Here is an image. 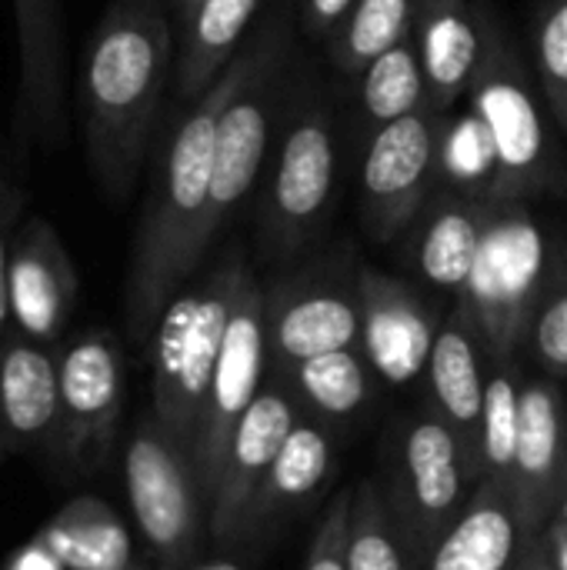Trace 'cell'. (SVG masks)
I'll return each instance as SVG.
<instances>
[{
  "label": "cell",
  "instance_id": "40",
  "mask_svg": "<svg viewBox=\"0 0 567 570\" xmlns=\"http://www.w3.org/2000/svg\"><path fill=\"white\" fill-rule=\"evenodd\" d=\"M187 570H244V568H237V564H231V561H207V564H190Z\"/></svg>",
  "mask_w": 567,
  "mask_h": 570
},
{
  "label": "cell",
  "instance_id": "34",
  "mask_svg": "<svg viewBox=\"0 0 567 570\" xmlns=\"http://www.w3.org/2000/svg\"><path fill=\"white\" fill-rule=\"evenodd\" d=\"M23 220V194L7 177L0 164V341L10 334V301H7V261L13 247V234Z\"/></svg>",
  "mask_w": 567,
  "mask_h": 570
},
{
  "label": "cell",
  "instance_id": "17",
  "mask_svg": "<svg viewBox=\"0 0 567 570\" xmlns=\"http://www.w3.org/2000/svg\"><path fill=\"white\" fill-rule=\"evenodd\" d=\"M17 23L13 127L30 144H57L63 107V7L60 0H10Z\"/></svg>",
  "mask_w": 567,
  "mask_h": 570
},
{
  "label": "cell",
  "instance_id": "8",
  "mask_svg": "<svg viewBox=\"0 0 567 570\" xmlns=\"http://www.w3.org/2000/svg\"><path fill=\"white\" fill-rule=\"evenodd\" d=\"M334 164L331 114L324 104H307L281 134L274 174L261 204L257 234L264 257L287 261L311 244L334 194Z\"/></svg>",
  "mask_w": 567,
  "mask_h": 570
},
{
  "label": "cell",
  "instance_id": "7",
  "mask_svg": "<svg viewBox=\"0 0 567 570\" xmlns=\"http://www.w3.org/2000/svg\"><path fill=\"white\" fill-rule=\"evenodd\" d=\"M124 481L134 521L164 570H187L207 528V498L187 448H180L150 414L137 424Z\"/></svg>",
  "mask_w": 567,
  "mask_h": 570
},
{
  "label": "cell",
  "instance_id": "32",
  "mask_svg": "<svg viewBox=\"0 0 567 570\" xmlns=\"http://www.w3.org/2000/svg\"><path fill=\"white\" fill-rule=\"evenodd\" d=\"M535 73L541 97L555 117V124L567 130V0H545L535 30Z\"/></svg>",
  "mask_w": 567,
  "mask_h": 570
},
{
  "label": "cell",
  "instance_id": "33",
  "mask_svg": "<svg viewBox=\"0 0 567 570\" xmlns=\"http://www.w3.org/2000/svg\"><path fill=\"white\" fill-rule=\"evenodd\" d=\"M348 514H351V491H341L328 504L311 538L304 570H348Z\"/></svg>",
  "mask_w": 567,
  "mask_h": 570
},
{
  "label": "cell",
  "instance_id": "29",
  "mask_svg": "<svg viewBox=\"0 0 567 570\" xmlns=\"http://www.w3.org/2000/svg\"><path fill=\"white\" fill-rule=\"evenodd\" d=\"M521 384L525 371L518 367V361H491L481 424V481H495L505 491L511 488V464L521 424Z\"/></svg>",
  "mask_w": 567,
  "mask_h": 570
},
{
  "label": "cell",
  "instance_id": "24",
  "mask_svg": "<svg viewBox=\"0 0 567 570\" xmlns=\"http://www.w3.org/2000/svg\"><path fill=\"white\" fill-rule=\"evenodd\" d=\"M261 0H204L180 30L174 87L180 104H194L237 57Z\"/></svg>",
  "mask_w": 567,
  "mask_h": 570
},
{
  "label": "cell",
  "instance_id": "35",
  "mask_svg": "<svg viewBox=\"0 0 567 570\" xmlns=\"http://www.w3.org/2000/svg\"><path fill=\"white\" fill-rule=\"evenodd\" d=\"M358 0H304V27L314 37L334 40Z\"/></svg>",
  "mask_w": 567,
  "mask_h": 570
},
{
  "label": "cell",
  "instance_id": "16",
  "mask_svg": "<svg viewBox=\"0 0 567 570\" xmlns=\"http://www.w3.org/2000/svg\"><path fill=\"white\" fill-rule=\"evenodd\" d=\"M77 267L60 234L47 217L27 214L7 261L10 331L50 347L77 307Z\"/></svg>",
  "mask_w": 567,
  "mask_h": 570
},
{
  "label": "cell",
  "instance_id": "2",
  "mask_svg": "<svg viewBox=\"0 0 567 570\" xmlns=\"http://www.w3.org/2000/svg\"><path fill=\"white\" fill-rule=\"evenodd\" d=\"M174 30L167 0H114L87 43L80 73L84 150L110 200H127L144 170L177 63Z\"/></svg>",
  "mask_w": 567,
  "mask_h": 570
},
{
  "label": "cell",
  "instance_id": "19",
  "mask_svg": "<svg viewBox=\"0 0 567 570\" xmlns=\"http://www.w3.org/2000/svg\"><path fill=\"white\" fill-rule=\"evenodd\" d=\"M0 421L13 448L63 444L57 354L17 331L0 341Z\"/></svg>",
  "mask_w": 567,
  "mask_h": 570
},
{
  "label": "cell",
  "instance_id": "13",
  "mask_svg": "<svg viewBox=\"0 0 567 570\" xmlns=\"http://www.w3.org/2000/svg\"><path fill=\"white\" fill-rule=\"evenodd\" d=\"M567 481V397L561 381L525 374L521 424L511 464V501L528 541H538L551 524Z\"/></svg>",
  "mask_w": 567,
  "mask_h": 570
},
{
  "label": "cell",
  "instance_id": "26",
  "mask_svg": "<svg viewBox=\"0 0 567 570\" xmlns=\"http://www.w3.org/2000/svg\"><path fill=\"white\" fill-rule=\"evenodd\" d=\"M43 548L70 570H134L130 538L120 518L94 498H80L57 514Z\"/></svg>",
  "mask_w": 567,
  "mask_h": 570
},
{
  "label": "cell",
  "instance_id": "37",
  "mask_svg": "<svg viewBox=\"0 0 567 570\" xmlns=\"http://www.w3.org/2000/svg\"><path fill=\"white\" fill-rule=\"evenodd\" d=\"M518 570H555L551 558H548V548H545V538H538V541L528 544L525 561H521V568Z\"/></svg>",
  "mask_w": 567,
  "mask_h": 570
},
{
  "label": "cell",
  "instance_id": "22",
  "mask_svg": "<svg viewBox=\"0 0 567 570\" xmlns=\"http://www.w3.org/2000/svg\"><path fill=\"white\" fill-rule=\"evenodd\" d=\"M528 544L511 494L495 481H478L424 570H518Z\"/></svg>",
  "mask_w": 567,
  "mask_h": 570
},
{
  "label": "cell",
  "instance_id": "10",
  "mask_svg": "<svg viewBox=\"0 0 567 570\" xmlns=\"http://www.w3.org/2000/svg\"><path fill=\"white\" fill-rule=\"evenodd\" d=\"M267 377H271V347H267V324H264V287L251 271L237 294L224 334L221 361L214 371V384L194 444V468L207 498V514H211V498L217 491L231 434L247 414V407L254 404V397L261 394V387L267 384Z\"/></svg>",
  "mask_w": 567,
  "mask_h": 570
},
{
  "label": "cell",
  "instance_id": "18",
  "mask_svg": "<svg viewBox=\"0 0 567 570\" xmlns=\"http://www.w3.org/2000/svg\"><path fill=\"white\" fill-rule=\"evenodd\" d=\"M428 387H431V411L451 428L458 438L465 461L471 468L475 484L481 481V424H485V397H488V374L491 357L481 347L471 324L451 311L441 324L428 361Z\"/></svg>",
  "mask_w": 567,
  "mask_h": 570
},
{
  "label": "cell",
  "instance_id": "15",
  "mask_svg": "<svg viewBox=\"0 0 567 570\" xmlns=\"http://www.w3.org/2000/svg\"><path fill=\"white\" fill-rule=\"evenodd\" d=\"M358 304H361V354L368 357L378 381L404 387L428 371L441 324L434 307L411 284L361 271L358 274Z\"/></svg>",
  "mask_w": 567,
  "mask_h": 570
},
{
  "label": "cell",
  "instance_id": "28",
  "mask_svg": "<svg viewBox=\"0 0 567 570\" xmlns=\"http://www.w3.org/2000/svg\"><path fill=\"white\" fill-rule=\"evenodd\" d=\"M348 570H418L374 478H364L351 488Z\"/></svg>",
  "mask_w": 567,
  "mask_h": 570
},
{
  "label": "cell",
  "instance_id": "4",
  "mask_svg": "<svg viewBox=\"0 0 567 570\" xmlns=\"http://www.w3.org/2000/svg\"><path fill=\"white\" fill-rule=\"evenodd\" d=\"M545 107L538 80H531L501 23L485 20V57L468 90V114L491 154V200H531L567 187Z\"/></svg>",
  "mask_w": 567,
  "mask_h": 570
},
{
  "label": "cell",
  "instance_id": "21",
  "mask_svg": "<svg viewBox=\"0 0 567 570\" xmlns=\"http://www.w3.org/2000/svg\"><path fill=\"white\" fill-rule=\"evenodd\" d=\"M338 464V448H334V431L314 417H301L287 441L281 444L271 471L264 474L247 518H244V534L261 538L267 534L277 521L291 518L297 508H304L334 474Z\"/></svg>",
  "mask_w": 567,
  "mask_h": 570
},
{
  "label": "cell",
  "instance_id": "30",
  "mask_svg": "<svg viewBox=\"0 0 567 570\" xmlns=\"http://www.w3.org/2000/svg\"><path fill=\"white\" fill-rule=\"evenodd\" d=\"M414 30V0H358L341 33L331 40L334 63L361 73L378 53L408 40Z\"/></svg>",
  "mask_w": 567,
  "mask_h": 570
},
{
  "label": "cell",
  "instance_id": "9",
  "mask_svg": "<svg viewBox=\"0 0 567 570\" xmlns=\"http://www.w3.org/2000/svg\"><path fill=\"white\" fill-rule=\"evenodd\" d=\"M441 130L444 114L428 104L371 134L361 160V207L378 244H391L421 217L438 180Z\"/></svg>",
  "mask_w": 567,
  "mask_h": 570
},
{
  "label": "cell",
  "instance_id": "3",
  "mask_svg": "<svg viewBox=\"0 0 567 570\" xmlns=\"http://www.w3.org/2000/svg\"><path fill=\"white\" fill-rule=\"evenodd\" d=\"M251 267L241 247H227L207 271H197L164 307L150 334V401L160 428L190 451L221 361L224 334Z\"/></svg>",
  "mask_w": 567,
  "mask_h": 570
},
{
  "label": "cell",
  "instance_id": "43",
  "mask_svg": "<svg viewBox=\"0 0 567 570\" xmlns=\"http://www.w3.org/2000/svg\"><path fill=\"white\" fill-rule=\"evenodd\" d=\"M134 570H137V568H134Z\"/></svg>",
  "mask_w": 567,
  "mask_h": 570
},
{
  "label": "cell",
  "instance_id": "25",
  "mask_svg": "<svg viewBox=\"0 0 567 570\" xmlns=\"http://www.w3.org/2000/svg\"><path fill=\"white\" fill-rule=\"evenodd\" d=\"M274 377H281L291 387L307 417L328 428L361 417L378 394V374L371 371L361 347L301 361L287 371H274Z\"/></svg>",
  "mask_w": 567,
  "mask_h": 570
},
{
  "label": "cell",
  "instance_id": "11",
  "mask_svg": "<svg viewBox=\"0 0 567 570\" xmlns=\"http://www.w3.org/2000/svg\"><path fill=\"white\" fill-rule=\"evenodd\" d=\"M63 451L80 471L110 454L124 407V361L110 331H84L57 354Z\"/></svg>",
  "mask_w": 567,
  "mask_h": 570
},
{
  "label": "cell",
  "instance_id": "39",
  "mask_svg": "<svg viewBox=\"0 0 567 570\" xmlns=\"http://www.w3.org/2000/svg\"><path fill=\"white\" fill-rule=\"evenodd\" d=\"M47 561H50V551L43 548V554H30V558H23V561H20V568H17V570H40L43 564H47Z\"/></svg>",
  "mask_w": 567,
  "mask_h": 570
},
{
  "label": "cell",
  "instance_id": "36",
  "mask_svg": "<svg viewBox=\"0 0 567 570\" xmlns=\"http://www.w3.org/2000/svg\"><path fill=\"white\" fill-rule=\"evenodd\" d=\"M545 548H548V558H551V564L555 570H567V531L565 524H558V521H551L548 528H545Z\"/></svg>",
  "mask_w": 567,
  "mask_h": 570
},
{
  "label": "cell",
  "instance_id": "14",
  "mask_svg": "<svg viewBox=\"0 0 567 570\" xmlns=\"http://www.w3.org/2000/svg\"><path fill=\"white\" fill-rule=\"evenodd\" d=\"M264 324L271 347V374L331 351L358 347V281L338 284L324 277H291L274 291H264Z\"/></svg>",
  "mask_w": 567,
  "mask_h": 570
},
{
  "label": "cell",
  "instance_id": "38",
  "mask_svg": "<svg viewBox=\"0 0 567 570\" xmlns=\"http://www.w3.org/2000/svg\"><path fill=\"white\" fill-rule=\"evenodd\" d=\"M204 0H167V7H170V17H174V27H177V33L190 23V17H194V10L201 7Z\"/></svg>",
  "mask_w": 567,
  "mask_h": 570
},
{
  "label": "cell",
  "instance_id": "1",
  "mask_svg": "<svg viewBox=\"0 0 567 570\" xmlns=\"http://www.w3.org/2000/svg\"><path fill=\"white\" fill-rule=\"evenodd\" d=\"M247 63L251 40H244L227 70L194 104H184V114L170 124L154 160L124 291L127 331L140 344L150 341L170 297L201 271L204 257L211 254L204 217L214 184L217 130Z\"/></svg>",
  "mask_w": 567,
  "mask_h": 570
},
{
  "label": "cell",
  "instance_id": "6",
  "mask_svg": "<svg viewBox=\"0 0 567 570\" xmlns=\"http://www.w3.org/2000/svg\"><path fill=\"white\" fill-rule=\"evenodd\" d=\"M378 484L418 570L428 568L478 488L458 438L434 411H414L391 428Z\"/></svg>",
  "mask_w": 567,
  "mask_h": 570
},
{
  "label": "cell",
  "instance_id": "23",
  "mask_svg": "<svg viewBox=\"0 0 567 570\" xmlns=\"http://www.w3.org/2000/svg\"><path fill=\"white\" fill-rule=\"evenodd\" d=\"M488 210H491V200L448 190L418 217L414 267L424 284L458 297L481 250Z\"/></svg>",
  "mask_w": 567,
  "mask_h": 570
},
{
  "label": "cell",
  "instance_id": "42",
  "mask_svg": "<svg viewBox=\"0 0 567 570\" xmlns=\"http://www.w3.org/2000/svg\"><path fill=\"white\" fill-rule=\"evenodd\" d=\"M0 438H3V421H0Z\"/></svg>",
  "mask_w": 567,
  "mask_h": 570
},
{
  "label": "cell",
  "instance_id": "27",
  "mask_svg": "<svg viewBox=\"0 0 567 570\" xmlns=\"http://www.w3.org/2000/svg\"><path fill=\"white\" fill-rule=\"evenodd\" d=\"M358 77H361L364 117L374 124V130L428 107V77L414 37L378 53Z\"/></svg>",
  "mask_w": 567,
  "mask_h": 570
},
{
  "label": "cell",
  "instance_id": "20",
  "mask_svg": "<svg viewBox=\"0 0 567 570\" xmlns=\"http://www.w3.org/2000/svg\"><path fill=\"white\" fill-rule=\"evenodd\" d=\"M418 57L428 77V104L448 114L454 100L468 97L485 57V13L471 0H414Z\"/></svg>",
  "mask_w": 567,
  "mask_h": 570
},
{
  "label": "cell",
  "instance_id": "12",
  "mask_svg": "<svg viewBox=\"0 0 567 570\" xmlns=\"http://www.w3.org/2000/svg\"><path fill=\"white\" fill-rule=\"evenodd\" d=\"M301 417L304 407L297 404L291 387L281 377H267V384L261 387V394L234 428L221 464L217 491L211 498V514H207V531L217 544L224 548L241 544L247 508L264 474L271 471L281 444L287 441V434Z\"/></svg>",
  "mask_w": 567,
  "mask_h": 570
},
{
  "label": "cell",
  "instance_id": "5",
  "mask_svg": "<svg viewBox=\"0 0 567 570\" xmlns=\"http://www.w3.org/2000/svg\"><path fill=\"white\" fill-rule=\"evenodd\" d=\"M555 247L528 200H491L475 267L458 291V314L471 324L491 361H518Z\"/></svg>",
  "mask_w": 567,
  "mask_h": 570
},
{
  "label": "cell",
  "instance_id": "31",
  "mask_svg": "<svg viewBox=\"0 0 567 570\" xmlns=\"http://www.w3.org/2000/svg\"><path fill=\"white\" fill-rule=\"evenodd\" d=\"M525 354L531 357L538 374L567 384V244L555 247L545 291L525 334Z\"/></svg>",
  "mask_w": 567,
  "mask_h": 570
},
{
  "label": "cell",
  "instance_id": "41",
  "mask_svg": "<svg viewBox=\"0 0 567 570\" xmlns=\"http://www.w3.org/2000/svg\"><path fill=\"white\" fill-rule=\"evenodd\" d=\"M551 521L565 524V531H567V481H565V491H561V501H558V511H555V518H551Z\"/></svg>",
  "mask_w": 567,
  "mask_h": 570
}]
</instances>
